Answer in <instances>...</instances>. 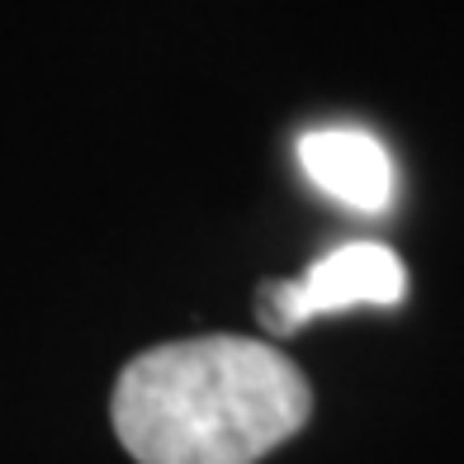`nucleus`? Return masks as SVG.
Here are the masks:
<instances>
[{
    "label": "nucleus",
    "instance_id": "obj_1",
    "mask_svg": "<svg viewBox=\"0 0 464 464\" xmlns=\"http://www.w3.org/2000/svg\"><path fill=\"white\" fill-rule=\"evenodd\" d=\"M308 412L304 370L256 336H189L142 351L110 403L138 464H256Z\"/></svg>",
    "mask_w": 464,
    "mask_h": 464
},
{
    "label": "nucleus",
    "instance_id": "obj_3",
    "mask_svg": "<svg viewBox=\"0 0 464 464\" xmlns=\"http://www.w3.org/2000/svg\"><path fill=\"white\" fill-rule=\"evenodd\" d=\"M304 176L355 214H384L393 204V157L365 129H308L299 138Z\"/></svg>",
    "mask_w": 464,
    "mask_h": 464
},
{
    "label": "nucleus",
    "instance_id": "obj_2",
    "mask_svg": "<svg viewBox=\"0 0 464 464\" xmlns=\"http://www.w3.org/2000/svg\"><path fill=\"white\" fill-rule=\"evenodd\" d=\"M408 294V270L384 242H346L313 261L294 280H270L261 285L256 318L270 332H299L313 318L327 313H351V308H398Z\"/></svg>",
    "mask_w": 464,
    "mask_h": 464
}]
</instances>
